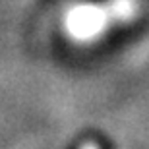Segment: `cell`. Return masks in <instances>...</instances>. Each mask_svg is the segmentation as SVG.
Wrapping results in <instances>:
<instances>
[{
  "instance_id": "cell-1",
  "label": "cell",
  "mask_w": 149,
  "mask_h": 149,
  "mask_svg": "<svg viewBox=\"0 0 149 149\" xmlns=\"http://www.w3.org/2000/svg\"><path fill=\"white\" fill-rule=\"evenodd\" d=\"M79 149H99V147H97L95 143H83V145H81Z\"/></svg>"
}]
</instances>
